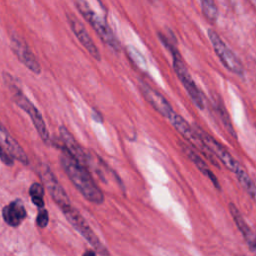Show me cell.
Wrapping results in <instances>:
<instances>
[{"mask_svg":"<svg viewBox=\"0 0 256 256\" xmlns=\"http://www.w3.org/2000/svg\"><path fill=\"white\" fill-rule=\"evenodd\" d=\"M59 159L63 170L78 191L92 203H103L104 195L95 183L88 169L81 165L63 146L61 147Z\"/></svg>","mask_w":256,"mask_h":256,"instance_id":"1","label":"cell"},{"mask_svg":"<svg viewBox=\"0 0 256 256\" xmlns=\"http://www.w3.org/2000/svg\"><path fill=\"white\" fill-rule=\"evenodd\" d=\"M3 77H4V81L7 85V87L9 88V90L12 94V99L14 100L16 105H18L22 110H24L28 114V116L31 118L38 134L40 135L41 139L45 143L48 144L49 143V133H48L46 124L43 120L41 113L33 105V103L26 97V95L22 92V90L18 86V84L13 76H11L8 73H4Z\"/></svg>","mask_w":256,"mask_h":256,"instance_id":"2","label":"cell"},{"mask_svg":"<svg viewBox=\"0 0 256 256\" xmlns=\"http://www.w3.org/2000/svg\"><path fill=\"white\" fill-rule=\"evenodd\" d=\"M160 38H161L162 42L167 46L169 51L171 52L173 69H174L178 79L182 83L183 87L185 88L186 92L188 93V95L191 98V100L193 101V103L199 109H203L204 108V100L202 97V93L200 92V90L198 89L197 85L195 84L192 76L190 75V73L181 57V54L179 53L175 44L171 43V41L168 38H166L165 36L160 35Z\"/></svg>","mask_w":256,"mask_h":256,"instance_id":"3","label":"cell"},{"mask_svg":"<svg viewBox=\"0 0 256 256\" xmlns=\"http://www.w3.org/2000/svg\"><path fill=\"white\" fill-rule=\"evenodd\" d=\"M75 5L77 6L79 12L83 15V17L96 31L101 40L112 50H114L115 52H119L121 49L120 43L112 32L109 25L107 24L105 18H102L100 15H98L85 1H76Z\"/></svg>","mask_w":256,"mask_h":256,"instance_id":"4","label":"cell"},{"mask_svg":"<svg viewBox=\"0 0 256 256\" xmlns=\"http://www.w3.org/2000/svg\"><path fill=\"white\" fill-rule=\"evenodd\" d=\"M193 129L195 130L197 135L200 137L202 142L209 149V151L214 156H216L223 163V165H225V167L228 170H230L232 173H234L235 176L240 171L243 170V167L239 164V162L237 160H235L234 157L230 154V152L221 143H219L213 136L208 134L206 131H204L198 125H194Z\"/></svg>","mask_w":256,"mask_h":256,"instance_id":"5","label":"cell"},{"mask_svg":"<svg viewBox=\"0 0 256 256\" xmlns=\"http://www.w3.org/2000/svg\"><path fill=\"white\" fill-rule=\"evenodd\" d=\"M208 37L213 46L215 53L218 58L225 66L226 69L232 73L243 76L244 75V66L238 56L226 45V43L221 39V37L213 29H208Z\"/></svg>","mask_w":256,"mask_h":256,"instance_id":"6","label":"cell"},{"mask_svg":"<svg viewBox=\"0 0 256 256\" xmlns=\"http://www.w3.org/2000/svg\"><path fill=\"white\" fill-rule=\"evenodd\" d=\"M39 173L41 175V178L48 189V192L50 193L53 200L58 204V206L64 210L71 206L69 198L65 192V190L62 188L60 183L58 182L57 178L55 177L54 173L51 171L49 166L42 164L39 168Z\"/></svg>","mask_w":256,"mask_h":256,"instance_id":"7","label":"cell"},{"mask_svg":"<svg viewBox=\"0 0 256 256\" xmlns=\"http://www.w3.org/2000/svg\"><path fill=\"white\" fill-rule=\"evenodd\" d=\"M65 214L67 220L71 223V225L79 232L81 235L97 250L105 251L104 247L101 245L100 241L98 240L97 236L94 234V232L91 230L85 219L81 216V214L73 207L69 206L68 208L62 210Z\"/></svg>","mask_w":256,"mask_h":256,"instance_id":"8","label":"cell"},{"mask_svg":"<svg viewBox=\"0 0 256 256\" xmlns=\"http://www.w3.org/2000/svg\"><path fill=\"white\" fill-rule=\"evenodd\" d=\"M139 89L148 103H150V105L163 117L170 121L176 115V112L172 108L171 104L160 92L153 89L146 83H141L139 85Z\"/></svg>","mask_w":256,"mask_h":256,"instance_id":"9","label":"cell"},{"mask_svg":"<svg viewBox=\"0 0 256 256\" xmlns=\"http://www.w3.org/2000/svg\"><path fill=\"white\" fill-rule=\"evenodd\" d=\"M11 48L18 59L33 73L40 74L41 73V66L37 59L35 58L34 54L31 52L29 47L27 46L26 42L19 38L17 35L12 36L11 38Z\"/></svg>","mask_w":256,"mask_h":256,"instance_id":"10","label":"cell"},{"mask_svg":"<svg viewBox=\"0 0 256 256\" xmlns=\"http://www.w3.org/2000/svg\"><path fill=\"white\" fill-rule=\"evenodd\" d=\"M67 20L69 22V25H70L72 31L74 32L75 36L78 38L80 43L85 47V49L90 53V55L94 59H96L97 61H100L101 54H100L97 46L93 42L92 38L88 34L87 30L85 29L84 25L75 17V15L70 14V13H67Z\"/></svg>","mask_w":256,"mask_h":256,"instance_id":"11","label":"cell"},{"mask_svg":"<svg viewBox=\"0 0 256 256\" xmlns=\"http://www.w3.org/2000/svg\"><path fill=\"white\" fill-rule=\"evenodd\" d=\"M179 146L182 148L183 152L186 154V156L193 162V164L198 168V170L204 175L206 176L213 184V186L220 190L221 189V185L217 179V177L215 176V174L210 170V168L208 167L207 163L201 158V156L198 154V152L191 146L189 145L187 142H183V141H179Z\"/></svg>","mask_w":256,"mask_h":256,"instance_id":"12","label":"cell"},{"mask_svg":"<svg viewBox=\"0 0 256 256\" xmlns=\"http://www.w3.org/2000/svg\"><path fill=\"white\" fill-rule=\"evenodd\" d=\"M60 135L63 141V147L84 167L90 166V160L87 155V153L84 151V149L77 143V141L74 139V137L71 135V133L67 130L65 126H60ZM88 169V168H87Z\"/></svg>","mask_w":256,"mask_h":256,"instance_id":"13","label":"cell"},{"mask_svg":"<svg viewBox=\"0 0 256 256\" xmlns=\"http://www.w3.org/2000/svg\"><path fill=\"white\" fill-rule=\"evenodd\" d=\"M0 144L9 152L11 157L16 158L23 164H28V157L18 142L10 135L9 131L0 122Z\"/></svg>","mask_w":256,"mask_h":256,"instance_id":"14","label":"cell"},{"mask_svg":"<svg viewBox=\"0 0 256 256\" xmlns=\"http://www.w3.org/2000/svg\"><path fill=\"white\" fill-rule=\"evenodd\" d=\"M4 221L12 226H19L22 221L26 218V209L20 199H16L6 205L2 210Z\"/></svg>","mask_w":256,"mask_h":256,"instance_id":"15","label":"cell"},{"mask_svg":"<svg viewBox=\"0 0 256 256\" xmlns=\"http://www.w3.org/2000/svg\"><path fill=\"white\" fill-rule=\"evenodd\" d=\"M228 207H229V211L232 215V218H233L236 226L238 227L239 231L241 232L242 236L244 237L245 241L247 242V244L250 246L251 249H256V235H255V233L251 230V228L249 227V225L247 224V222L243 218L242 214L240 213L239 209L233 203H230Z\"/></svg>","mask_w":256,"mask_h":256,"instance_id":"16","label":"cell"},{"mask_svg":"<svg viewBox=\"0 0 256 256\" xmlns=\"http://www.w3.org/2000/svg\"><path fill=\"white\" fill-rule=\"evenodd\" d=\"M236 178L239 181V183L241 184V186L248 193V195L256 202V184L250 178V176L248 175L246 170L243 169L241 172H239L236 175Z\"/></svg>","mask_w":256,"mask_h":256,"instance_id":"17","label":"cell"},{"mask_svg":"<svg viewBox=\"0 0 256 256\" xmlns=\"http://www.w3.org/2000/svg\"><path fill=\"white\" fill-rule=\"evenodd\" d=\"M200 6H201L202 13L207 20H209L210 22H214L217 20L219 12L214 1L203 0L200 2Z\"/></svg>","mask_w":256,"mask_h":256,"instance_id":"18","label":"cell"},{"mask_svg":"<svg viewBox=\"0 0 256 256\" xmlns=\"http://www.w3.org/2000/svg\"><path fill=\"white\" fill-rule=\"evenodd\" d=\"M29 194L31 197L32 202L40 209L44 207V200H43V196H44V189L43 186L40 183H33L30 188H29Z\"/></svg>","mask_w":256,"mask_h":256,"instance_id":"19","label":"cell"},{"mask_svg":"<svg viewBox=\"0 0 256 256\" xmlns=\"http://www.w3.org/2000/svg\"><path fill=\"white\" fill-rule=\"evenodd\" d=\"M126 52L129 56V58L131 59V61L140 69L147 71L148 67H147V62L144 58V56L137 50L135 49V47L132 46H127L126 48Z\"/></svg>","mask_w":256,"mask_h":256,"instance_id":"20","label":"cell"},{"mask_svg":"<svg viewBox=\"0 0 256 256\" xmlns=\"http://www.w3.org/2000/svg\"><path fill=\"white\" fill-rule=\"evenodd\" d=\"M218 112H219V115H220V118L222 119V122L224 124V126L226 127L227 131L232 135L233 138H237V134L235 132V130L233 129V126H232V123L230 121V118L226 112V109L225 107L222 105V104H218Z\"/></svg>","mask_w":256,"mask_h":256,"instance_id":"21","label":"cell"},{"mask_svg":"<svg viewBox=\"0 0 256 256\" xmlns=\"http://www.w3.org/2000/svg\"><path fill=\"white\" fill-rule=\"evenodd\" d=\"M48 212L44 209V208H40L37 214V218H36V223L39 227L44 228L47 226L48 224Z\"/></svg>","mask_w":256,"mask_h":256,"instance_id":"22","label":"cell"},{"mask_svg":"<svg viewBox=\"0 0 256 256\" xmlns=\"http://www.w3.org/2000/svg\"><path fill=\"white\" fill-rule=\"evenodd\" d=\"M0 160H1L3 163H5L6 165H9V166H12L13 163H14L12 157H11L9 154H7V153L5 152V150L3 149V147H2L1 144H0Z\"/></svg>","mask_w":256,"mask_h":256,"instance_id":"23","label":"cell"},{"mask_svg":"<svg viewBox=\"0 0 256 256\" xmlns=\"http://www.w3.org/2000/svg\"><path fill=\"white\" fill-rule=\"evenodd\" d=\"M83 256H95V253L92 252V251H88V252H86Z\"/></svg>","mask_w":256,"mask_h":256,"instance_id":"24","label":"cell"}]
</instances>
